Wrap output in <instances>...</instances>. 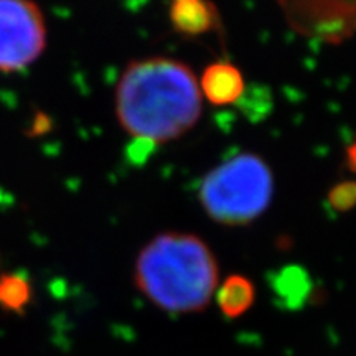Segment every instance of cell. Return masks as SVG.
Listing matches in <instances>:
<instances>
[{
  "label": "cell",
  "instance_id": "10",
  "mask_svg": "<svg viewBox=\"0 0 356 356\" xmlns=\"http://www.w3.org/2000/svg\"><path fill=\"white\" fill-rule=\"evenodd\" d=\"M346 165L353 173H356V140L346 150Z\"/></svg>",
  "mask_w": 356,
  "mask_h": 356
},
{
  "label": "cell",
  "instance_id": "6",
  "mask_svg": "<svg viewBox=\"0 0 356 356\" xmlns=\"http://www.w3.org/2000/svg\"><path fill=\"white\" fill-rule=\"evenodd\" d=\"M200 91L213 106H229L244 95L241 70L229 61L221 60L208 65L200 79Z\"/></svg>",
  "mask_w": 356,
  "mask_h": 356
},
{
  "label": "cell",
  "instance_id": "3",
  "mask_svg": "<svg viewBox=\"0 0 356 356\" xmlns=\"http://www.w3.org/2000/svg\"><path fill=\"white\" fill-rule=\"evenodd\" d=\"M274 198V175L261 155L243 152L203 177L198 190L202 208L222 226H244L257 220Z\"/></svg>",
  "mask_w": 356,
  "mask_h": 356
},
{
  "label": "cell",
  "instance_id": "1",
  "mask_svg": "<svg viewBox=\"0 0 356 356\" xmlns=\"http://www.w3.org/2000/svg\"><path fill=\"white\" fill-rule=\"evenodd\" d=\"M114 106L124 131L154 145L175 140L197 126L203 96L188 65L175 58L150 56L124 68Z\"/></svg>",
  "mask_w": 356,
  "mask_h": 356
},
{
  "label": "cell",
  "instance_id": "2",
  "mask_svg": "<svg viewBox=\"0 0 356 356\" xmlns=\"http://www.w3.org/2000/svg\"><path fill=\"white\" fill-rule=\"evenodd\" d=\"M134 282L150 304L168 314L203 312L218 291L215 252L197 234L167 231L140 249Z\"/></svg>",
  "mask_w": 356,
  "mask_h": 356
},
{
  "label": "cell",
  "instance_id": "9",
  "mask_svg": "<svg viewBox=\"0 0 356 356\" xmlns=\"http://www.w3.org/2000/svg\"><path fill=\"white\" fill-rule=\"evenodd\" d=\"M328 204L333 211L346 213L356 207V180H345L328 191Z\"/></svg>",
  "mask_w": 356,
  "mask_h": 356
},
{
  "label": "cell",
  "instance_id": "5",
  "mask_svg": "<svg viewBox=\"0 0 356 356\" xmlns=\"http://www.w3.org/2000/svg\"><path fill=\"white\" fill-rule=\"evenodd\" d=\"M173 30L184 37H202L221 26L220 12L211 0H170Z\"/></svg>",
  "mask_w": 356,
  "mask_h": 356
},
{
  "label": "cell",
  "instance_id": "8",
  "mask_svg": "<svg viewBox=\"0 0 356 356\" xmlns=\"http://www.w3.org/2000/svg\"><path fill=\"white\" fill-rule=\"evenodd\" d=\"M32 299L33 287L25 275L19 273L0 274V309L8 314L24 315Z\"/></svg>",
  "mask_w": 356,
  "mask_h": 356
},
{
  "label": "cell",
  "instance_id": "7",
  "mask_svg": "<svg viewBox=\"0 0 356 356\" xmlns=\"http://www.w3.org/2000/svg\"><path fill=\"white\" fill-rule=\"evenodd\" d=\"M218 307L228 318L243 317L256 300V287L251 279L241 274H231L225 279L216 293Z\"/></svg>",
  "mask_w": 356,
  "mask_h": 356
},
{
  "label": "cell",
  "instance_id": "4",
  "mask_svg": "<svg viewBox=\"0 0 356 356\" xmlns=\"http://www.w3.org/2000/svg\"><path fill=\"white\" fill-rule=\"evenodd\" d=\"M47 40V22L33 0H0V73H19L33 65Z\"/></svg>",
  "mask_w": 356,
  "mask_h": 356
}]
</instances>
